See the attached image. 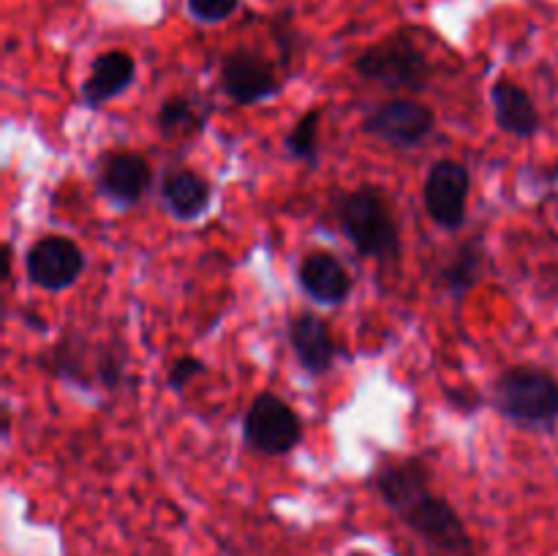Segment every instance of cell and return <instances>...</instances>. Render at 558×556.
<instances>
[{"instance_id":"1","label":"cell","mask_w":558,"mask_h":556,"mask_svg":"<svg viewBox=\"0 0 558 556\" xmlns=\"http://www.w3.org/2000/svg\"><path fill=\"white\" fill-rule=\"evenodd\" d=\"M381 501L401 518L428 548L441 556H474V543L461 516L445 496L430 488V472L420 458L390 461L376 472Z\"/></svg>"},{"instance_id":"2","label":"cell","mask_w":558,"mask_h":556,"mask_svg":"<svg viewBox=\"0 0 558 556\" xmlns=\"http://www.w3.org/2000/svg\"><path fill=\"white\" fill-rule=\"evenodd\" d=\"M336 218L343 238L357 249L360 256L390 262L401 254V234L385 194L374 185H360L338 196Z\"/></svg>"},{"instance_id":"3","label":"cell","mask_w":558,"mask_h":556,"mask_svg":"<svg viewBox=\"0 0 558 556\" xmlns=\"http://www.w3.org/2000/svg\"><path fill=\"white\" fill-rule=\"evenodd\" d=\"M494 407L518 425L550 428L558 420L556 376L532 363L510 365L494 385Z\"/></svg>"},{"instance_id":"4","label":"cell","mask_w":558,"mask_h":556,"mask_svg":"<svg viewBox=\"0 0 558 556\" xmlns=\"http://www.w3.org/2000/svg\"><path fill=\"white\" fill-rule=\"evenodd\" d=\"M354 71L365 82H376L392 90H425L434 76L428 55L407 33H396L363 49L354 60Z\"/></svg>"},{"instance_id":"5","label":"cell","mask_w":558,"mask_h":556,"mask_svg":"<svg viewBox=\"0 0 558 556\" xmlns=\"http://www.w3.org/2000/svg\"><path fill=\"white\" fill-rule=\"evenodd\" d=\"M245 442L262 456H287L303 439V420L283 398L262 392L245 412Z\"/></svg>"},{"instance_id":"6","label":"cell","mask_w":558,"mask_h":556,"mask_svg":"<svg viewBox=\"0 0 558 556\" xmlns=\"http://www.w3.org/2000/svg\"><path fill=\"white\" fill-rule=\"evenodd\" d=\"M221 87L234 104L251 107L278 96L281 80L259 49L234 47L221 58Z\"/></svg>"},{"instance_id":"7","label":"cell","mask_w":558,"mask_h":556,"mask_svg":"<svg viewBox=\"0 0 558 556\" xmlns=\"http://www.w3.org/2000/svg\"><path fill=\"white\" fill-rule=\"evenodd\" d=\"M469 189H472V180H469V169L461 161H452V158L436 161L428 169L423 189L425 210H428L430 221L447 232L461 229L466 221Z\"/></svg>"},{"instance_id":"8","label":"cell","mask_w":558,"mask_h":556,"mask_svg":"<svg viewBox=\"0 0 558 556\" xmlns=\"http://www.w3.org/2000/svg\"><path fill=\"white\" fill-rule=\"evenodd\" d=\"M434 112L425 104L412 98H392L371 109L363 120V129L371 136L392 147H417L434 131Z\"/></svg>"},{"instance_id":"9","label":"cell","mask_w":558,"mask_h":556,"mask_svg":"<svg viewBox=\"0 0 558 556\" xmlns=\"http://www.w3.org/2000/svg\"><path fill=\"white\" fill-rule=\"evenodd\" d=\"M85 270V254L80 245L60 234L36 240L25 254V273L31 283L47 292H63Z\"/></svg>"},{"instance_id":"10","label":"cell","mask_w":558,"mask_h":556,"mask_svg":"<svg viewBox=\"0 0 558 556\" xmlns=\"http://www.w3.org/2000/svg\"><path fill=\"white\" fill-rule=\"evenodd\" d=\"M147 185H150V164L140 153H112L104 158L101 169H98V189L120 207L136 205L145 196Z\"/></svg>"},{"instance_id":"11","label":"cell","mask_w":558,"mask_h":556,"mask_svg":"<svg viewBox=\"0 0 558 556\" xmlns=\"http://www.w3.org/2000/svg\"><path fill=\"white\" fill-rule=\"evenodd\" d=\"M289 343H292L300 365L308 374H327L332 363H336V338H332L327 322L322 316L311 314V311L292 316V322H289Z\"/></svg>"},{"instance_id":"12","label":"cell","mask_w":558,"mask_h":556,"mask_svg":"<svg viewBox=\"0 0 558 556\" xmlns=\"http://www.w3.org/2000/svg\"><path fill=\"white\" fill-rule=\"evenodd\" d=\"M136 76V60L123 49H109V52L96 55L90 63L85 85H82V98L87 107L98 109L112 98L123 96Z\"/></svg>"},{"instance_id":"13","label":"cell","mask_w":558,"mask_h":556,"mask_svg":"<svg viewBox=\"0 0 558 556\" xmlns=\"http://www.w3.org/2000/svg\"><path fill=\"white\" fill-rule=\"evenodd\" d=\"M298 281L308 298L325 305L343 303L352 292L349 270L336 254H327V251H314V254L303 256L298 267Z\"/></svg>"},{"instance_id":"14","label":"cell","mask_w":558,"mask_h":556,"mask_svg":"<svg viewBox=\"0 0 558 556\" xmlns=\"http://www.w3.org/2000/svg\"><path fill=\"white\" fill-rule=\"evenodd\" d=\"M490 104H494L496 125H499L505 134L518 136V140H529V136L537 134L539 125H543L532 96L512 80L494 82V87H490Z\"/></svg>"},{"instance_id":"15","label":"cell","mask_w":558,"mask_h":556,"mask_svg":"<svg viewBox=\"0 0 558 556\" xmlns=\"http://www.w3.org/2000/svg\"><path fill=\"white\" fill-rule=\"evenodd\" d=\"M161 196L167 210L180 221H194L210 205V183L199 172L189 167H178L167 172L161 185Z\"/></svg>"},{"instance_id":"16","label":"cell","mask_w":558,"mask_h":556,"mask_svg":"<svg viewBox=\"0 0 558 556\" xmlns=\"http://www.w3.org/2000/svg\"><path fill=\"white\" fill-rule=\"evenodd\" d=\"M202 123H205V112H202L199 101H194L191 96H169L156 114L158 131L167 140L196 134Z\"/></svg>"},{"instance_id":"17","label":"cell","mask_w":558,"mask_h":556,"mask_svg":"<svg viewBox=\"0 0 558 556\" xmlns=\"http://www.w3.org/2000/svg\"><path fill=\"white\" fill-rule=\"evenodd\" d=\"M480 267H483V256H480L477 245H463L456 259L445 267V283L450 287L452 298H461L463 292H469L477 283Z\"/></svg>"},{"instance_id":"18","label":"cell","mask_w":558,"mask_h":556,"mask_svg":"<svg viewBox=\"0 0 558 556\" xmlns=\"http://www.w3.org/2000/svg\"><path fill=\"white\" fill-rule=\"evenodd\" d=\"M319 123H322L319 109H311V112H305L303 118L298 120V125L289 131L287 142H283L289 156L300 158V161L316 164V153H319Z\"/></svg>"},{"instance_id":"19","label":"cell","mask_w":558,"mask_h":556,"mask_svg":"<svg viewBox=\"0 0 558 556\" xmlns=\"http://www.w3.org/2000/svg\"><path fill=\"white\" fill-rule=\"evenodd\" d=\"M240 0H185V9L202 25H216L238 11Z\"/></svg>"},{"instance_id":"20","label":"cell","mask_w":558,"mask_h":556,"mask_svg":"<svg viewBox=\"0 0 558 556\" xmlns=\"http://www.w3.org/2000/svg\"><path fill=\"white\" fill-rule=\"evenodd\" d=\"M202 374H205V363H202L199 358H189V354H185V358H178L172 363V368H169L167 374V385L172 387V390H183L189 382H194L196 376Z\"/></svg>"}]
</instances>
